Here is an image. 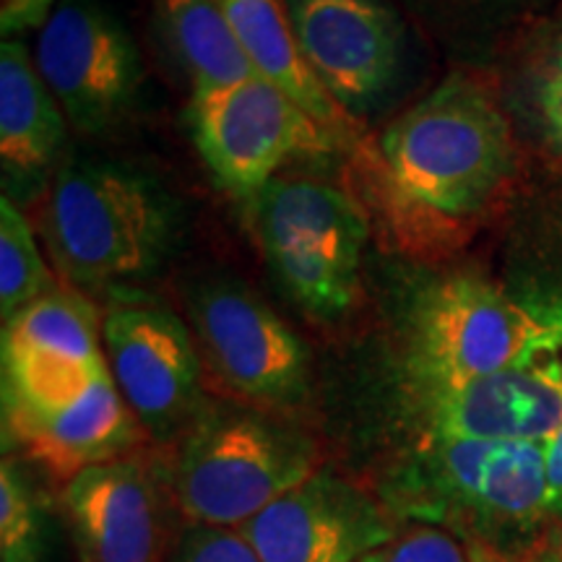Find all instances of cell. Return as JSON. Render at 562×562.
<instances>
[{
    "mask_svg": "<svg viewBox=\"0 0 562 562\" xmlns=\"http://www.w3.org/2000/svg\"><path fill=\"white\" fill-rule=\"evenodd\" d=\"M381 161L404 209L467 220L508 180L510 131L480 83L451 76L385 128Z\"/></svg>",
    "mask_w": 562,
    "mask_h": 562,
    "instance_id": "1",
    "label": "cell"
},
{
    "mask_svg": "<svg viewBox=\"0 0 562 562\" xmlns=\"http://www.w3.org/2000/svg\"><path fill=\"white\" fill-rule=\"evenodd\" d=\"M53 261L79 286L140 279L172 245L175 211L151 180L108 161L68 165L42 220Z\"/></svg>",
    "mask_w": 562,
    "mask_h": 562,
    "instance_id": "2",
    "label": "cell"
},
{
    "mask_svg": "<svg viewBox=\"0 0 562 562\" xmlns=\"http://www.w3.org/2000/svg\"><path fill=\"white\" fill-rule=\"evenodd\" d=\"M321 469L305 432L256 412H214L182 435L170 476L186 524L243 529Z\"/></svg>",
    "mask_w": 562,
    "mask_h": 562,
    "instance_id": "3",
    "label": "cell"
},
{
    "mask_svg": "<svg viewBox=\"0 0 562 562\" xmlns=\"http://www.w3.org/2000/svg\"><path fill=\"white\" fill-rule=\"evenodd\" d=\"M273 277L302 311L331 321L360 294L368 220L349 193L315 178H277L248 201Z\"/></svg>",
    "mask_w": 562,
    "mask_h": 562,
    "instance_id": "4",
    "label": "cell"
},
{
    "mask_svg": "<svg viewBox=\"0 0 562 562\" xmlns=\"http://www.w3.org/2000/svg\"><path fill=\"white\" fill-rule=\"evenodd\" d=\"M542 326V300H516L490 281L451 277L414 305L406 385L456 389L518 362Z\"/></svg>",
    "mask_w": 562,
    "mask_h": 562,
    "instance_id": "5",
    "label": "cell"
},
{
    "mask_svg": "<svg viewBox=\"0 0 562 562\" xmlns=\"http://www.w3.org/2000/svg\"><path fill=\"white\" fill-rule=\"evenodd\" d=\"M193 138L224 191L250 201L300 157L347 149V140L263 76L193 94Z\"/></svg>",
    "mask_w": 562,
    "mask_h": 562,
    "instance_id": "6",
    "label": "cell"
},
{
    "mask_svg": "<svg viewBox=\"0 0 562 562\" xmlns=\"http://www.w3.org/2000/svg\"><path fill=\"white\" fill-rule=\"evenodd\" d=\"M398 503L417 518L463 513L482 524H537L552 516L547 442L422 438Z\"/></svg>",
    "mask_w": 562,
    "mask_h": 562,
    "instance_id": "7",
    "label": "cell"
},
{
    "mask_svg": "<svg viewBox=\"0 0 562 562\" xmlns=\"http://www.w3.org/2000/svg\"><path fill=\"white\" fill-rule=\"evenodd\" d=\"M108 368L151 438L175 440L199 419L201 360L178 315L144 297L115 300L102 318Z\"/></svg>",
    "mask_w": 562,
    "mask_h": 562,
    "instance_id": "8",
    "label": "cell"
},
{
    "mask_svg": "<svg viewBox=\"0 0 562 562\" xmlns=\"http://www.w3.org/2000/svg\"><path fill=\"white\" fill-rule=\"evenodd\" d=\"M34 63L66 121L83 133L121 121L140 87L128 32L89 0H63L40 32Z\"/></svg>",
    "mask_w": 562,
    "mask_h": 562,
    "instance_id": "9",
    "label": "cell"
},
{
    "mask_svg": "<svg viewBox=\"0 0 562 562\" xmlns=\"http://www.w3.org/2000/svg\"><path fill=\"white\" fill-rule=\"evenodd\" d=\"M240 531L263 562H362L398 539L389 505L328 469L281 495Z\"/></svg>",
    "mask_w": 562,
    "mask_h": 562,
    "instance_id": "10",
    "label": "cell"
},
{
    "mask_svg": "<svg viewBox=\"0 0 562 562\" xmlns=\"http://www.w3.org/2000/svg\"><path fill=\"white\" fill-rule=\"evenodd\" d=\"M193 313L211 368L237 396L271 409L305 402L311 355L269 305L237 286H211Z\"/></svg>",
    "mask_w": 562,
    "mask_h": 562,
    "instance_id": "11",
    "label": "cell"
},
{
    "mask_svg": "<svg viewBox=\"0 0 562 562\" xmlns=\"http://www.w3.org/2000/svg\"><path fill=\"white\" fill-rule=\"evenodd\" d=\"M170 480L115 459L63 482L60 505L81 562H167L172 552Z\"/></svg>",
    "mask_w": 562,
    "mask_h": 562,
    "instance_id": "12",
    "label": "cell"
},
{
    "mask_svg": "<svg viewBox=\"0 0 562 562\" xmlns=\"http://www.w3.org/2000/svg\"><path fill=\"white\" fill-rule=\"evenodd\" d=\"M307 68L355 115L393 87L402 68V21L383 0H284Z\"/></svg>",
    "mask_w": 562,
    "mask_h": 562,
    "instance_id": "13",
    "label": "cell"
},
{
    "mask_svg": "<svg viewBox=\"0 0 562 562\" xmlns=\"http://www.w3.org/2000/svg\"><path fill=\"white\" fill-rule=\"evenodd\" d=\"M110 372L87 297L50 292L3 326V404H53Z\"/></svg>",
    "mask_w": 562,
    "mask_h": 562,
    "instance_id": "14",
    "label": "cell"
},
{
    "mask_svg": "<svg viewBox=\"0 0 562 562\" xmlns=\"http://www.w3.org/2000/svg\"><path fill=\"white\" fill-rule=\"evenodd\" d=\"M5 438L68 482L94 463L125 459L138 442V419L110 372L53 404H3Z\"/></svg>",
    "mask_w": 562,
    "mask_h": 562,
    "instance_id": "15",
    "label": "cell"
},
{
    "mask_svg": "<svg viewBox=\"0 0 562 562\" xmlns=\"http://www.w3.org/2000/svg\"><path fill=\"white\" fill-rule=\"evenodd\" d=\"M214 3L227 16L243 50L266 81L284 89L349 146L360 140V125L334 102V97L321 87L302 58L286 3L281 0H214Z\"/></svg>",
    "mask_w": 562,
    "mask_h": 562,
    "instance_id": "16",
    "label": "cell"
},
{
    "mask_svg": "<svg viewBox=\"0 0 562 562\" xmlns=\"http://www.w3.org/2000/svg\"><path fill=\"white\" fill-rule=\"evenodd\" d=\"M66 144V115L37 63L16 40L0 45V159L11 175H37Z\"/></svg>",
    "mask_w": 562,
    "mask_h": 562,
    "instance_id": "17",
    "label": "cell"
},
{
    "mask_svg": "<svg viewBox=\"0 0 562 562\" xmlns=\"http://www.w3.org/2000/svg\"><path fill=\"white\" fill-rule=\"evenodd\" d=\"M161 21L191 74L193 94L229 89L261 76L214 0H161Z\"/></svg>",
    "mask_w": 562,
    "mask_h": 562,
    "instance_id": "18",
    "label": "cell"
},
{
    "mask_svg": "<svg viewBox=\"0 0 562 562\" xmlns=\"http://www.w3.org/2000/svg\"><path fill=\"white\" fill-rule=\"evenodd\" d=\"M55 292L53 273L34 232L9 195L0 201V313L3 323Z\"/></svg>",
    "mask_w": 562,
    "mask_h": 562,
    "instance_id": "19",
    "label": "cell"
},
{
    "mask_svg": "<svg viewBox=\"0 0 562 562\" xmlns=\"http://www.w3.org/2000/svg\"><path fill=\"white\" fill-rule=\"evenodd\" d=\"M0 560L45 562L40 501L11 456L0 463Z\"/></svg>",
    "mask_w": 562,
    "mask_h": 562,
    "instance_id": "20",
    "label": "cell"
},
{
    "mask_svg": "<svg viewBox=\"0 0 562 562\" xmlns=\"http://www.w3.org/2000/svg\"><path fill=\"white\" fill-rule=\"evenodd\" d=\"M167 562H263L240 529L186 524Z\"/></svg>",
    "mask_w": 562,
    "mask_h": 562,
    "instance_id": "21",
    "label": "cell"
},
{
    "mask_svg": "<svg viewBox=\"0 0 562 562\" xmlns=\"http://www.w3.org/2000/svg\"><path fill=\"white\" fill-rule=\"evenodd\" d=\"M385 562H469V552L446 529L412 526L385 550Z\"/></svg>",
    "mask_w": 562,
    "mask_h": 562,
    "instance_id": "22",
    "label": "cell"
},
{
    "mask_svg": "<svg viewBox=\"0 0 562 562\" xmlns=\"http://www.w3.org/2000/svg\"><path fill=\"white\" fill-rule=\"evenodd\" d=\"M537 108L547 138L562 154V40L539 76Z\"/></svg>",
    "mask_w": 562,
    "mask_h": 562,
    "instance_id": "23",
    "label": "cell"
},
{
    "mask_svg": "<svg viewBox=\"0 0 562 562\" xmlns=\"http://www.w3.org/2000/svg\"><path fill=\"white\" fill-rule=\"evenodd\" d=\"M55 0H0V32L5 37L26 30H45Z\"/></svg>",
    "mask_w": 562,
    "mask_h": 562,
    "instance_id": "24",
    "label": "cell"
},
{
    "mask_svg": "<svg viewBox=\"0 0 562 562\" xmlns=\"http://www.w3.org/2000/svg\"><path fill=\"white\" fill-rule=\"evenodd\" d=\"M547 472H550L552 516H562V419L552 438L547 440Z\"/></svg>",
    "mask_w": 562,
    "mask_h": 562,
    "instance_id": "25",
    "label": "cell"
},
{
    "mask_svg": "<svg viewBox=\"0 0 562 562\" xmlns=\"http://www.w3.org/2000/svg\"><path fill=\"white\" fill-rule=\"evenodd\" d=\"M467 552H469V562H505L503 558H497L495 552L490 550V547H484L482 542H467Z\"/></svg>",
    "mask_w": 562,
    "mask_h": 562,
    "instance_id": "26",
    "label": "cell"
},
{
    "mask_svg": "<svg viewBox=\"0 0 562 562\" xmlns=\"http://www.w3.org/2000/svg\"><path fill=\"white\" fill-rule=\"evenodd\" d=\"M539 562H562V554L554 550V552H544L542 558H539Z\"/></svg>",
    "mask_w": 562,
    "mask_h": 562,
    "instance_id": "27",
    "label": "cell"
},
{
    "mask_svg": "<svg viewBox=\"0 0 562 562\" xmlns=\"http://www.w3.org/2000/svg\"><path fill=\"white\" fill-rule=\"evenodd\" d=\"M362 562H385V550H383V552H375V554H370V558H364Z\"/></svg>",
    "mask_w": 562,
    "mask_h": 562,
    "instance_id": "28",
    "label": "cell"
},
{
    "mask_svg": "<svg viewBox=\"0 0 562 562\" xmlns=\"http://www.w3.org/2000/svg\"><path fill=\"white\" fill-rule=\"evenodd\" d=\"M558 552L562 554V537H560V547H558Z\"/></svg>",
    "mask_w": 562,
    "mask_h": 562,
    "instance_id": "29",
    "label": "cell"
}]
</instances>
